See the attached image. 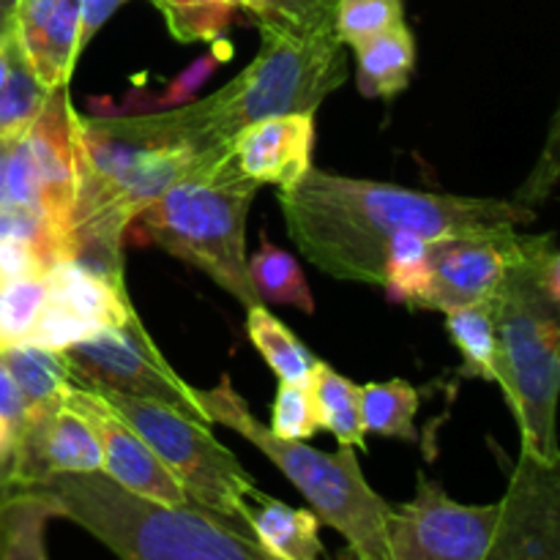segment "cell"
I'll return each instance as SVG.
<instances>
[{
    "label": "cell",
    "mask_w": 560,
    "mask_h": 560,
    "mask_svg": "<svg viewBox=\"0 0 560 560\" xmlns=\"http://www.w3.org/2000/svg\"><path fill=\"white\" fill-rule=\"evenodd\" d=\"M284 228L301 255L339 282L383 284V249L394 233L427 241L512 233L536 211L523 200L459 197L348 178L312 167L279 191Z\"/></svg>",
    "instance_id": "obj_1"
},
{
    "label": "cell",
    "mask_w": 560,
    "mask_h": 560,
    "mask_svg": "<svg viewBox=\"0 0 560 560\" xmlns=\"http://www.w3.org/2000/svg\"><path fill=\"white\" fill-rule=\"evenodd\" d=\"M334 5L337 0H273L271 9L255 16L260 27L255 60L208 98L175 107L197 145L219 151L257 120L317 113L348 80Z\"/></svg>",
    "instance_id": "obj_2"
},
{
    "label": "cell",
    "mask_w": 560,
    "mask_h": 560,
    "mask_svg": "<svg viewBox=\"0 0 560 560\" xmlns=\"http://www.w3.org/2000/svg\"><path fill=\"white\" fill-rule=\"evenodd\" d=\"M550 235L523 238L501 288L492 295L495 315V383L501 386L523 435V454L560 465V273Z\"/></svg>",
    "instance_id": "obj_3"
},
{
    "label": "cell",
    "mask_w": 560,
    "mask_h": 560,
    "mask_svg": "<svg viewBox=\"0 0 560 560\" xmlns=\"http://www.w3.org/2000/svg\"><path fill=\"white\" fill-rule=\"evenodd\" d=\"M120 560H277L249 534L200 506H164L104 474H60L25 487Z\"/></svg>",
    "instance_id": "obj_4"
},
{
    "label": "cell",
    "mask_w": 560,
    "mask_h": 560,
    "mask_svg": "<svg viewBox=\"0 0 560 560\" xmlns=\"http://www.w3.org/2000/svg\"><path fill=\"white\" fill-rule=\"evenodd\" d=\"M260 184L246 178L233 151L211 153L137 217L148 241L206 271L246 310L262 304L246 268V213Z\"/></svg>",
    "instance_id": "obj_5"
},
{
    "label": "cell",
    "mask_w": 560,
    "mask_h": 560,
    "mask_svg": "<svg viewBox=\"0 0 560 560\" xmlns=\"http://www.w3.org/2000/svg\"><path fill=\"white\" fill-rule=\"evenodd\" d=\"M197 402L211 424L230 427L260 448L310 501L320 525H328L348 541L353 560H392L386 541V517L392 503L383 501L364 479L353 446L328 454L304 441H282L249 413L228 375L213 388L197 392Z\"/></svg>",
    "instance_id": "obj_6"
},
{
    "label": "cell",
    "mask_w": 560,
    "mask_h": 560,
    "mask_svg": "<svg viewBox=\"0 0 560 560\" xmlns=\"http://www.w3.org/2000/svg\"><path fill=\"white\" fill-rule=\"evenodd\" d=\"M109 408L151 446L164 468L178 479L195 506L219 514L249 534V498L257 490L235 454L213 438L211 427L151 399L96 388ZM252 536V534H249Z\"/></svg>",
    "instance_id": "obj_7"
},
{
    "label": "cell",
    "mask_w": 560,
    "mask_h": 560,
    "mask_svg": "<svg viewBox=\"0 0 560 560\" xmlns=\"http://www.w3.org/2000/svg\"><path fill=\"white\" fill-rule=\"evenodd\" d=\"M74 383L88 388L129 394L173 408L197 424L213 427L197 402V388L180 381L164 361L145 326L135 315L124 326H107L93 331L63 350Z\"/></svg>",
    "instance_id": "obj_8"
},
{
    "label": "cell",
    "mask_w": 560,
    "mask_h": 560,
    "mask_svg": "<svg viewBox=\"0 0 560 560\" xmlns=\"http://www.w3.org/2000/svg\"><path fill=\"white\" fill-rule=\"evenodd\" d=\"M501 520V501L465 506L438 481L419 474L413 501L388 506L386 541L392 560H485Z\"/></svg>",
    "instance_id": "obj_9"
},
{
    "label": "cell",
    "mask_w": 560,
    "mask_h": 560,
    "mask_svg": "<svg viewBox=\"0 0 560 560\" xmlns=\"http://www.w3.org/2000/svg\"><path fill=\"white\" fill-rule=\"evenodd\" d=\"M77 109L71 107L69 85L49 91L42 113L22 131L27 159L38 191V211L47 219L60 249V260L71 257V222L77 206Z\"/></svg>",
    "instance_id": "obj_10"
},
{
    "label": "cell",
    "mask_w": 560,
    "mask_h": 560,
    "mask_svg": "<svg viewBox=\"0 0 560 560\" xmlns=\"http://www.w3.org/2000/svg\"><path fill=\"white\" fill-rule=\"evenodd\" d=\"M485 560H560V465L520 452Z\"/></svg>",
    "instance_id": "obj_11"
},
{
    "label": "cell",
    "mask_w": 560,
    "mask_h": 560,
    "mask_svg": "<svg viewBox=\"0 0 560 560\" xmlns=\"http://www.w3.org/2000/svg\"><path fill=\"white\" fill-rule=\"evenodd\" d=\"M63 402L77 410L96 432V441L102 446V474L107 479L164 506H195L178 479L164 468L151 446L109 408V402L96 388L71 383L63 394Z\"/></svg>",
    "instance_id": "obj_12"
},
{
    "label": "cell",
    "mask_w": 560,
    "mask_h": 560,
    "mask_svg": "<svg viewBox=\"0 0 560 560\" xmlns=\"http://www.w3.org/2000/svg\"><path fill=\"white\" fill-rule=\"evenodd\" d=\"M517 230L430 241V290L419 310L452 312L492 299L520 252Z\"/></svg>",
    "instance_id": "obj_13"
},
{
    "label": "cell",
    "mask_w": 560,
    "mask_h": 560,
    "mask_svg": "<svg viewBox=\"0 0 560 560\" xmlns=\"http://www.w3.org/2000/svg\"><path fill=\"white\" fill-rule=\"evenodd\" d=\"M60 474H102L96 432L66 402L25 416L16 430L5 490L31 487Z\"/></svg>",
    "instance_id": "obj_14"
},
{
    "label": "cell",
    "mask_w": 560,
    "mask_h": 560,
    "mask_svg": "<svg viewBox=\"0 0 560 560\" xmlns=\"http://www.w3.org/2000/svg\"><path fill=\"white\" fill-rule=\"evenodd\" d=\"M315 115L293 113L244 126L230 140L235 164L246 178L288 191L312 170Z\"/></svg>",
    "instance_id": "obj_15"
},
{
    "label": "cell",
    "mask_w": 560,
    "mask_h": 560,
    "mask_svg": "<svg viewBox=\"0 0 560 560\" xmlns=\"http://www.w3.org/2000/svg\"><path fill=\"white\" fill-rule=\"evenodd\" d=\"M44 282H47V301L63 306L93 331L124 326L135 315L124 282H113L77 260H58L44 273Z\"/></svg>",
    "instance_id": "obj_16"
},
{
    "label": "cell",
    "mask_w": 560,
    "mask_h": 560,
    "mask_svg": "<svg viewBox=\"0 0 560 560\" xmlns=\"http://www.w3.org/2000/svg\"><path fill=\"white\" fill-rule=\"evenodd\" d=\"M249 534L277 560H323L320 520L312 509H293L255 490L249 498Z\"/></svg>",
    "instance_id": "obj_17"
},
{
    "label": "cell",
    "mask_w": 560,
    "mask_h": 560,
    "mask_svg": "<svg viewBox=\"0 0 560 560\" xmlns=\"http://www.w3.org/2000/svg\"><path fill=\"white\" fill-rule=\"evenodd\" d=\"M36 80L47 91L69 85V77L80 58V9L77 0H58L42 31L27 47L20 49Z\"/></svg>",
    "instance_id": "obj_18"
},
{
    "label": "cell",
    "mask_w": 560,
    "mask_h": 560,
    "mask_svg": "<svg viewBox=\"0 0 560 560\" xmlns=\"http://www.w3.org/2000/svg\"><path fill=\"white\" fill-rule=\"evenodd\" d=\"M359 63V91L364 96H397L410 82L416 66V42L408 25L375 33L353 44Z\"/></svg>",
    "instance_id": "obj_19"
},
{
    "label": "cell",
    "mask_w": 560,
    "mask_h": 560,
    "mask_svg": "<svg viewBox=\"0 0 560 560\" xmlns=\"http://www.w3.org/2000/svg\"><path fill=\"white\" fill-rule=\"evenodd\" d=\"M55 506L36 490H0V560H47L44 530Z\"/></svg>",
    "instance_id": "obj_20"
},
{
    "label": "cell",
    "mask_w": 560,
    "mask_h": 560,
    "mask_svg": "<svg viewBox=\"0 0 560 560\" xmlns=\"http://www.w3.org/2000/svg\"><path fill=\"white\" fill-rule=\"evenodd\" d=\"M0 364L9 370L27 402V413L55 408L63 402L66 388L74 383L63 353L36 348L31 342L0 350Z\"/></svg>",
    "instance_id": "obj_21"
},
{
    "label": "cell",
    "mask_w": 560,
    "mask_h": 560,
    "mask_svg": "<svg viewBox=\"0 0 560 560\" xmlns=\"http://www.w3.org/2000/svg\"><path fill=\"white\" fill-rule=\"evenodd\" d=\"M312 397L320 413V430H328L339 441V446H364V424L359 410V386L339 372H334L326 361H315L310 372Z\"/></svg>",
    "instance_id": "obj_22"
},
{
    "label": "cell",
    "mask_w": 560,
    "mask_h": 560,
    "mask_svg": "<svg viewBox=\"0 0 560 560\" xmlns=\"http://www.w3.org/2000/svg\"><path fill=\"white\" fill-rule=\"evenodd\" d=\"M430 241L416 233H394L383 249V284L388 299L419 310L430 290Z\"/></svg>",
    "instance_id": "obj_23"
},
{
    "label": "cell",
    "mask_w": 560,
    "mask_h": 560,
    "mask_svg": "<svg viewBox=\"0 0 560 560\" xmlns=\"http://www.w3.org/2000/svg\"><path fill=\"white\" fill-rule=\"evenodd\" d=\"M246 268H249V279L260 301L299 306L306 315L315 312V301H312L310 284H306L299 260L290 252L273 246L266 235H262L255 257H246Z\"/></svg>",
    "instance_id": "obj_24"
},
{
    "label": "cell",
    "mask_w": 560,
    "mask_h": 560,
    "mask_svg": "<svg viewBox=\"0 0 560 560\" xmlns=\"http://www.w3.org/2000/svg\"><path fill=\"white\" fill-rule=\"evenodd\" d=\"M359 410L364 432L381 438H416V410H419V394L408 381L366 383L359 386Z\"/></svg>",
    "instance_id": "obj_25"
},
{
    "label": "cell",
    "mask_w": 560,
    "mask_h": 560,
    "mask_svg": "<svg viewBox=\"0 0 560 560\" xmlns=\"http://www.w3.org/2000/svg\"><path fill=\"white\" fill-rule=\"evenodd\" d=\"M446 331L463 353V375L495 383V315L492 299L446 312Z\"/></svg>",
    "instance_id": "obj_26"
},
{
    "label": "cell",
    "mask_w": 560,
    "mask_h": 560,
    "mask_svg": "<svg viewBox=\"0 0 560 560\" xmlns=\"http://www.w3.org/2000/svg\"><path fill=\"white\" fill-rule=\"evenodd\" d=\"M246 334L282 383H306L317 359L262 304L246 310Z\"/></svg>",
    "instance_id": "obj_27"
},
{
    "label": "cell",
    "mask_w": 560,
    "mask_h": 560,
    "mask_svg": "<svg viewBox=\"0 0 560 560\" xmlns=\"http://www.w3.org/2000/svg\"><path fill=\"white\" fill-rule=\"evenodd\" d=\"M47 304L44 277H25L0 284V350L27 342Z\"/></svg>",
    "instance_id": "obj_28"
},
{
    "label": "cell",
    "mask_w": 560,
    "mask_h": 560,
    "mask_svg": "<svg viewBox=\"0 0 560 560\" xmlns=\"http://www.w3.org/2000/svg\"><path fill=\"white\" fill-rule=\"evenodd\" d=\"M49 91L36 80L22 52L16 55L9 80L0 88V137H16L36 120Z\"/></svg>",
    "instance_id": "obj_29"
},
{
    "label": "cell",
    "mask_w": 560,
    "mask_h": 560,
    "mask_svg": "<svg viewBox=\"0 0 560 560\" xmlns=\"http://www.w3.org/2000/svg\"><path fill=\"white\" fill-rule=\"evenodd\" d=\"M178 42H217L235 9L217 0H153Z\"/></svg>",
    "instance_id": "obj_30"
},
{
    "label": "cell",
    "mask_w": 560,
    "mask_h": 560,
    "mask_svg": "<svg viewBox=\"0 0 560 560\" xmlns=\"http://www.w3.org/2000/svg\"><path fill=\"white\" fill-rule=\"evenodd\" d=\"M334 25L339 38L353 47L355 42L405 25L402 0H337Z\"/></svg>",
    "instance_id": "obj_31"
},
{
    "label": "cell",
    "mask_w": 560,
    "mask_h": 560,
    "mask_svg": "<svg viewBox=\"0 0 560 560\" xmlns=\"http://www.w3.org/2000/svg\"><path fill=\"white\" fill-rule=\"evenodd\" d=\"M268 430L282 441H306L320 430V413H317L310 381L279 386Z\"/></svg>",
    "instance_id": "obj_32"
},
{
    "label": "cell",
    "mask_w": 560,
    "mask_h": 560,
    "mask_svg": "<svg viewBox=\"0 0 560 560\" xmlns=\"http://www.w3.org/2000/svg\"><path fill=\"white\" fill-rule=\"evenodd\" d=\"M219 63H222V58H219L217 52L202 55L200 60H195L189 69H184L173 82H170L167 91L159 93V96H148V93H131L129 98H124V104H120L113 115L162 113V109H170L173 104H186L197 91H200L202 82L211 77V71L217 69Z\"/></svg>",
    "instance_id": "obj_33"
},
{
    "label": "cell",
    "mask_w": 560,
    "mask_h": 560,
    "mask_svg": "<svg viewBox=\"0 0 560 560\" xmlns=\"http://www.w3.org/2000/svg\"><path fill=\"white\" fill-rule=\"evenodd\" d=\"M93 328L88 323H82L80 317H74L71 312H66L63 306L47 301L38 315L36 326H33L27 342L36 345V348L52 350V353H63L66 348H71L80 339L91 337Z\"/></svg>",
    "instance_id": "obj_34"
},
{
    "label": "cell",
    "mask_w": 560,
    "mask_h": 560,
    "mask_svg": "<svg viewBox=\"0 0 560 560\" xmlns=\"http://www.w3.org/2000/svg\"><path fill=\"white\" fill-rule=\"evenodd\" d=\"M0 238H20L36 246L49 262L60 260V249L47 219L27 206H0Z\"/></svg>",
    "instance_id": "obj_35"
},
{
    "label": "cell",
    "mask_w": 560,
    "mask_h": 560,
    "mask_svg": "<svg viewBox=\"0 0 560 560\" xmlns=\"http://www.w3.org/2000/svg\"><path fill=\"white\" fill-rule=\"evenodd\" d=\"M52 262L33 244L20 238H0V284L25 277H44Z\"/></svg>",
    "instance_id": "obj_36"
},
{
    "label": "cell",
    "mask_w": 560,
    "mask_h": 560,
    "mask_svg": "<svg viewBox=\"0 0 560 560\" xmlns=\"http://www.w3.org/2000/svg\"><path fill=\"white\" fill-rule=\"evenodd\" d=\"M124 3L126 0H77V9H80V52L96 36L98 27L113 16V11Z\"/></svg>",
    "instance_id": "obj_37"
},
{
    "label": "cell",
    "mask_w": 560,
    "mask_h": 560,
    "mask_svg": "<svg viewBox=\"0 0 560 560\" xmlns=\"http://www.w3.org/2000/svg\"><path fill=\"white\" fill-rule=\"evenodd\" d=\"M0 416H3L14 430H20V424L27 416L25 397H22L20 386H16L14 377L9 375V370H5L3 364H0Z\"/></svg>",
    "instance_id": "obj_38"
},
{
    "label": "cell",
    "mask_w": 560,
    "mask_h": 560,
    "mask_svg": "<svg viewBox=\"0 0 560 560\" xmlns=\"http://www.w3.org/2000/svg\"><path fill=\"white\" fill-rule=\"evenodd\" d=\"M16 430L0 416V490H5V476H9L11 457H14Z\"/></svg>",
    "instance_id": "obj_39"
},
{
    "label": "cell",
    "mask_w": 560,
    "mask_h": 560,
    "mask_svg": "<svg viewBox=\"0 0 560 560\" xmlns=\"http://www.w3.org/2000/svg\"><path fill=\"white\" fill-rule=\"evenodd\" d=\"M16 55H20V44H16L14 33H5V36H0V88H3V82L9 80L11 69H14Z\"/></svg>",
    "instance_id": "obj_40"
},
{
    "label": "cell",
    "mask_w": 560,
    "mask_h": 560,
    "mask_svg": "<svg viewBox=\"0 0 560 560\" xmlns=\"http://www.w3.org/2000/svg\"><path fill=\"white\" fill-rule=\"evenodd\" d=\"M217 3H224V5H230V9H244V11H249L252 16H257V14H262V11H268L273 5V0H217Z\"/></svg>",
    "instance_id": "obj_41"
},
{
    "label": "cell",
    "mask_w": 560,
    "mask_h": 560,
    "mask_svg": "<svg viewBox=\"0 0 560 560\" xmlns=\"http://www.w3.org/2000/svg\"><path fill=\"white\" fill-rule=\"evenodd\" d=\"M11 11H14V0H0V36L11 33Z\"/></svg>",
    "instance_id": "obj_42"
}]
</instances>
